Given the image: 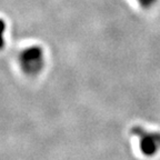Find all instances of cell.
Here are the masks:
<instances>
[{
    "label": "cell",
    "instance_id": "obj_1",
    "mask_svg": "<svg viewBox=\"0 0 160 160\" xmlns=\"http://www.w3.org/2000/svg\"><path fill=\"white\" fill-rule=\"evenodd\" d=\"M2 29H3V25H2V22L0 21V32H2ZM0 40H1V36H0Z\"/></svg>",
    "mask_w": 160,
    "mask_h": 160
}]
</instances>
